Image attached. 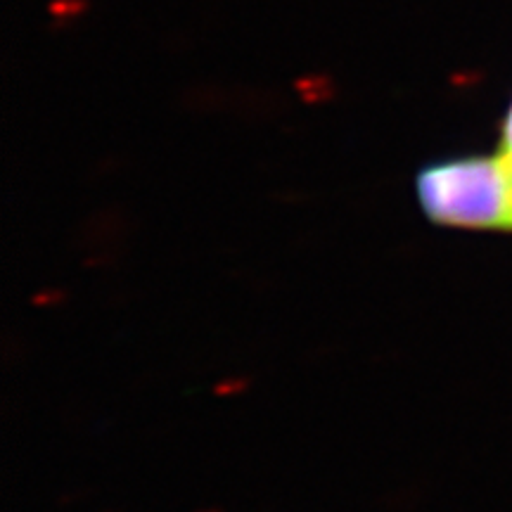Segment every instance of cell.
Segmentation results:
<instances>
[{
	"instance_id": "obj_1",
	"label": "cell",
	"mask_w": 512,
	"mask_h": 512,
	"mask_svg": "<svg viewBox=\"0 0 512 512\" xmlns=\"http://www.w3.org/2000/svg\"><path fill=\"white\" fill-rule=\"evenodd\" d=\"M415 195L437 226L512 233V171L501 152L422 166Z\"/></svg>"
},
{
	"instance_id": "obj_2",
	"label": "cell",
	"mask_w": 512,
	"mask_h": 512,
	"mask_svg": "<svg viewBox=\"0 0 512 512\" xmlns=\"http://www.w3.org/2000/svg\"><path fill=\"white\" fill-rule=\"evenodd\" d=\"M498 152H501L505 162H508L510 171H512V102L505 112L503 126H501V145H498Z\"/></svg>"
}]
</instances>
